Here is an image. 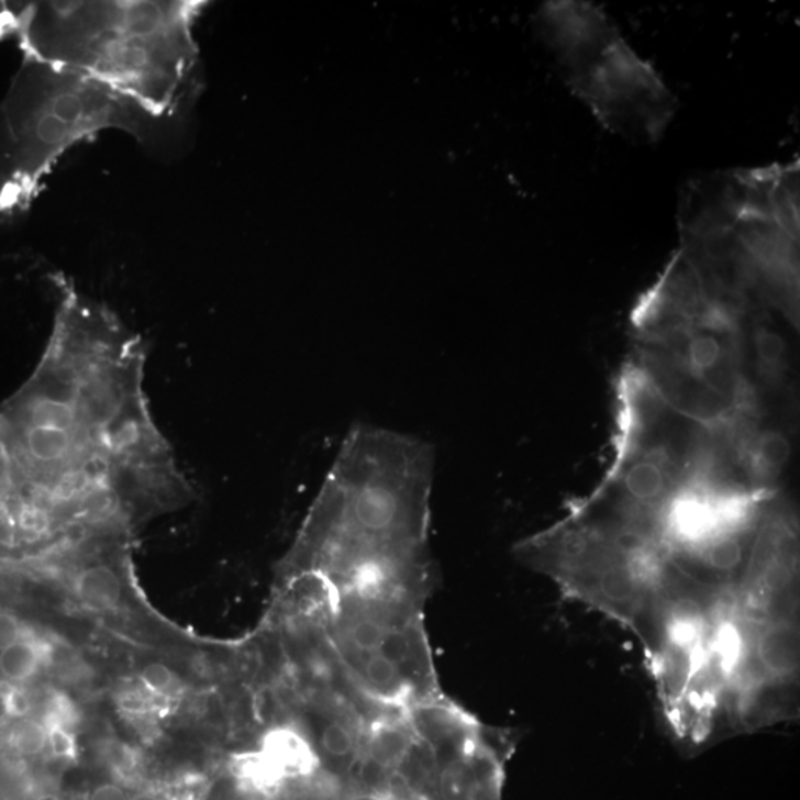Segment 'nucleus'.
I'll return each mask as SVG.
<instances>
[{"instance_id":"obj_1","label":"nucleus","mask_w":800,"mask_h":800,"mask_svg":"<svg viewBox=\"0 0 800 800\" xmlns=\"http://www.w3.org/2000/svg\"><path fill=\"white\" fill-rule=\"evenodd\" d=\"M432 446L356 425L319 491L284 576L314 573L334 590L432 568Z\"/></svg>"},{"instance_id":"obj_2","label":"nucleus","mask_w":800,"mask_h":800,"mask_svg":"<svg viewBox=\"0 0 800 800\" xmlns=\"http://www.w3.org/2000/svg\"><path fill=\"white\" fill-rule=\"evenodd\" d=\"M202 0L0 2V42L173 116L198 64Z\"/></svg>"},{"instance_id":"obj_3","label":"nucleus","mask_w":800,"mask_h":800,"mask_svg":"<svg viewBox=\"0 0 800 800\" xmlns=\"http://www.w3.org/2000/svg\"><path fill=\"white\" fill-rule=\"evenodd\" d=\"M799 162L705 174L679 200L680 248L798 327Z\"/></svg>"},{"instance_id":"obj_4","label":"nucleus","mask_w":800,"mask_h":800,"mask_svg":"<svg viewBox=\"0 0 800 800\" xmlns=\"http://www.w3.org/2000/svg\"><path fill=\"white\" fill-rule=\"evenodd\" d=\"M177 116H157L103 85L23 58L0 101V221L33 205L46 177L76 144L105 131L162 144L176 135Z\"/></svg>"},{"instance_id":"obj_5","label":"nucleus","mask_w":800,"mask_h":800,"mask_svg":"<svg viewBox=\"0 0 800 800\" xmlns=\"http://www.w3.org/2000/svg\"><path fill=\"white\" fill-rule=\"evenodd\" d=\"M538 21L566 85L607 130L636 144L662 140L676 98L605 12L580 0H555Z\"/></svg>"},{"instance_id":"obj_6","label":"nucleus","mask_w":800,"mask_h":800,"mask_svg":"<svg viewBox=\"0 0 800 800\" xmlns=\"http://www.w3.org/2000/svg\"><path fill=\"white\" fill-rule=\"evenodd\" d=\"M352 682L387 709L411 712L445 701L424 612L335 608L321 621Z\"/></svg>"},{"instance_id":"obj_7","label":"nucleus","mask_w":800,"mask_h":800,"mask_svg":"<svg viewBox=\"0 0 800 800\" xmlns=\"http://www.w3.org/2000/svg\"><path fill=\"white\" fill-rule=\"evenodd\" d=\"M408 714L432 752L430 800H503L513 731L480 722L451 698Z\"/></svg>"},{"instance_id":"obj_8","label":"nucleus","mask_w":800,"mask_h":800,"mask_svg":"<svg viewBox=\"0 0 800 800\" xmlns=\"http://www.w3.org/2000/svg\"><path fill=\"white\" fill-rule=\"evenodd\" d=\"M71 586L76 599L88 610L97 612L114 610L125 591L121 574L108 562L84 565L75 574Z\"/></svg>"},{"instance_id":"obj_9","label":"nucleus","mask_w":800,"mask_h":800,"mask_svg":"<svg viewBox=\"0 0 800 800\" xmlns=\"http://www.w3.org/2000/svg\"><path fill=\"white\" fill-rule=\"evenodd\" d=\"M48 651L49 646L44 642L23 637L0 653V671L10 682H25L46 663Z\"/></svg>"},{"instance_id":"obj_10","label":"nucleus","mask_w":800,"mask_h":800,"mask_svg":"<svg viewBox=\"0 0 800 800\" xmlns=\"http://www.w3.org/2000/svg\"><path fill=\"white\" fill-rule=\"evenodd\" d=\"M8 744L21 757L41 755L48 747V727L45 722L23 719L12 726L10 735H8Z\"/></svg>"},{"instance_id":"obj_11","label":"nucleus","mask_w":800,"mask_h":800,"mask_svg":"<svg viewBox=\"0 0 800 800\" xmlns=\"http://www.w3.org/2000/svg\"><path fill=\"white\" fill-rule=\"evenodd\" d=\"M140 685L156 698L173 696L178 689L176 675L160 663L144 667L140 674Z\"/></svg>"},{"instance_id":"obj_12","label":"nucleus","mask_w":800,"mask_h":800,"mask_svg":"<svg viewBox=\"0 0 800 800\" xmlns=\"http://www.w3.org/2000/svg\"><path fill=\"white\" fill-rule=\"evenodd\" d=\"M48 727V747L51 753L59 759H74L76 743L74 732L69 727L46 725Z\"/></svg>"},{"instance_id":"obj_13","label":"nucleus","mask_w":800,"mask_h":800,"mask_svg":"<svg viewBox=\"0 0 800 800\" xmlns=\"http://www.w3.org/2000/svg\"><path fill=\"white\" fill-rule=\"evenodd\" d=\"M76 719H78V714H76L75 705L67 700V697H51L45 725H58L71 730Z\"/></svg>"},{"instance_id":"obj_14","label":"nucleus","mask_w":800,"mask_h":800,"mask_svg":"<svg viewBox=\"0 0 800 800\" xmlns=\"http://www.w3.org/2000/svg\"><path fill=\"white\" fill-rule=\"evenodd\" d=\"M24 635V627L15 616L0 612V653L23 640Z\"/></svg>"},{"instance_id":"obj_15","label":"nucleus","mask_w":800,"mask_h":800,"mask_svg":"<svg viewBox=\"0 0 800 800\" xmlns=\"http://www.w3.org/2000/svg\"><path fill=\"white\" fill-rule=\"evenodd\" d=\"M3 692H5L11 718H25L32 712V700L27 693L16 688H8Z\"/></svg>"},{"instance_id":"obj_16","label":"nucleus","mask_w":800,"mask_h":800,"mask_svg":"<svg viewBox=\"0 0 800 800\" xmlns=\"http://www.w3.org/2000/svg\"><path fill=\"white\" fill-rule=\"evenodd\" d=\"M88 800H130L127 799L126 791L121 786L114 785V782H104V785L97 786L96 789L89 793Z\"/></svg>"},{"instance_id":"obj_17","label":"nucleus","mask_w":800,"mask_h":800,"mask_svg":"<svg viewBox=\"0 0 800 800\" xmlns=\"http://www.w3.org/2000/svg\"><path fill=\"white\" fill-rule=\"evenodd\" d=\"M10 719L12 718L10 709H8L5 692L0 691V723L10 721Z\"/></svg>"},{"instance_id":"obj_18","label":"nucleus","mask_w":800,"mask_h":800,"mask_svg":"<svg viewBox=\"0 0 800 800\" xmlns=\"http://www.w3.org/2000/svg\"><path fill=\"white\" fill-rule=\"evenodd\" d=\"M130 800H159L155 795L152 793H137L132 796Z\"/></svg>"}]
</instances>
